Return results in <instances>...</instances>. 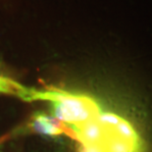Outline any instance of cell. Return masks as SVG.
Wrapping results in <instances>:
<instances>
[{
	"mask_svg": "<svg viewBox=\"0 0 152 152\" xmlns=\"http://www.w3.org/2000/svg\"><path fill=\"white\" fill-rule=\"evenodd\" d=\"M105 130L107 131V135L102 145L104 152H137V144L122 140L111 131Z\"/></svg>",
	"mask_w": 152,
	"mask_h": 152,
	"instance_id": "277c9868",
	"label": "cell"
},
{
	"mask_svg": "<svg viewBox=\"0 0 152 152\" xmlns=\"http://www.w3.org/2000/svg\"><path fill=\"white\" fill-rule=\"evenodd\" d=\"M21 98L25 101H49L53 117L67 125L77 126L85 124L97 119L100 114L99 106L93 99L85 95L73 94L62 89L37 90L27 87Z\"/></svg>",
	"mask_w": 152,
	"mask_h": 152,
	"instance_id": "6da1fadb",
	"label": "cell"
},
{
	"mask_svg": "<svg viewBox=\"0 0 152 152\" xmlns=\"http://www.w3.org/2000/svg\"><path fill=\"white\" fill-rule=\"evenodd\" d=\"M70 126L75 132L77 140L80 144H96L102 146L107 135V131L99 124L97 119L91 120L82 125Z\"/></svg>",
	"mask_w": 152,
	"mask_h": 152,
	"instance_id": "7a4b0ae2",
	"label": "cell"
},
{
	"mask_svg": "<svg viewBox=\"0 0 152 152\" xmlns=\"http://www.w3.org/2000/svg\"><path fill=\"white\" fill-rule=\"evenodd\" d=\"M1 145H2V142H1V140H0V148H1Z\"/></svg>",
	"mask_w": 152,
	"mask_h": 152,
	"instance_id": "52a82bcc",
	"label": "cell"
},
{
	"mask_svg": "<svg viewBox=\"0 0 152 152\" xmlns=\"http://www.w3.org/2000/svg\"><path fill=\"white\" fill-rule=\"evenodd\" d=\"M79 152H104L101 145L96 144H80Z\"/></svg>",
	"mask_w": 152,
	"mask_h": 152,
	"instance_id": "8992f818",
	"label": "cell"
},
{
	"mask_svg": "<svg viewBox=\"0 0 152 152\" xmlns=\"http://www.w3.org/2000/svg\"><path fill=\"white\" fill-rule=\"evenodd\" d=\"M107 130L111 131L113 134L124 140H127L132 143L137 144V135L135 134L134 130L132 126L129 124L124 119H121L115 127L113 128H105Z\"/></svg>",
	"mask_w": 152,
	"mask_h": 152,
	"instance_id": "5b68a950",
	"label": "cell"
},
{
	"mask_svg": "<svg viewBox=\"0 0 152 152\" xmlns=\"http://www.w3.org/2000/svg\"><path fill=\"white\" fill-rule=\"evenodd\" d=\"M30 127L33 131L41 134L51 135V137L63 134V132L52 123L51 117L40 112H37L33 116Z\"/></svg>",
	"mask_w": 152,
	"mask_h": 152,
	"instance_id": "3957f363",
	"label": "cell"
}]
</instances>
